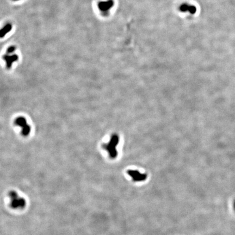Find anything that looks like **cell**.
<instances>
[{
  "label": "cell",
  "mask_w": 235,
  "mask_h": 235,
  "mask_svg": "<svg viewBox=\"0 0 235 235\" xmlns=\"http://www.w3.org/2000/svg\"><path fill=\"white\" fill-rule=\"evenodd\" d=\"M14 124L16 126H19L22 128L21 134L24 136H27L31 130V127L27 124V120L24 116H19L16 118L14 121Z\"/></svg>",
  "instance_id": "3957f363"
},
{
  "label": "cell",
  "mask_w": 235,
  "mask_h": 235,
  "mask_svg": "<svg viewBox=\"0 0 235 235\" xmlns=\"http://www.w3.org/2000/svg\"><path fill=\"white\" fill-rule=\"evenodd\" d=\"M234 208H235V202H234Z\"/></svg>",
  "instance_id": "30bf717a"
},
{
  "label": "cell",
  "mask_w": 235,
  "mask_h": 235,
  "mask_svg": "<svg viewBox=\"0 0 235 235\" xmlns=\"http://www.w3.org/2000/svg\"><path fill=\"white\" fill-rule=\"evenodd\" d=\"M12 29V25L10 24L6 25L1 30V32H0L1 38H2L3 37H4L6 34L8 33L9 32L11 31Z\"/></svg>",
  "instance_id": "ba28073f"
},
{
  "label": "cell",
  "mask_w": 235,
  "mask_h": 235,
  "mask_svg": "<svg viewBox=\"0 0 235 235\" xmlns=\"http://www.w3.org/2000/svg\"><path fill=\"white\" fill-rule=\"evenodd\" d=\"M127 174L134 182H142L146 180L148 175L145 173H142L137 170H129Z\"/></svg>",
  "instance_id": "277c9868"
},
{
  "label": "cell",
  "mask_w": 235,
  "mask_h": 235,
  "mask_svg": "<svg viewBox=\"0 0 235 235\" xmlns=\"http://www.w3.org/2000/svg\"><path fill=\"white\" fill-rule=\"evenodd\" d=\"M15 50V46H10V47L8 48L7 49V54L12 53L14 52Z\"/></svg>",
  "instance_id": "9c48e42d"
},
{
  "label": "cell",
  "mask_w": 235,
  "mask_h": 235,
  "mask_svg": "<svg viewBox=\"0 0 235 235\" xmlns=\"http://www.w3.org/2000/svg\"><path fill=\"white\" fill-rule=\"evenodd\" d=\"M8 196L10 200V206L14 209H22L26 205V200L20 197L19 194L15 191H10L8 193Z\"/></svg>",
  "instance_id": "7a4b0ae2"
},
{
  "label": "cell",
  "mask_w": 235,
  "mask_h": 235,
  "mask_svg": "<svg viewBox=\"0 0 235 235\" xmlns=\"http://www.w3.org/2000/svg\"><path fill=\"white\" fill-rule=\"evenodd\" d=\"M180 10L182 12H189L192 14H194L197 12V8L195 6L188 4H183L180 7Z\"/></svg>",
  "instance_id": "52a82bcc"
},
{
  "label": "cell",
  "mask_w": 235,
  "mask_h": 235,
  "mask_svg": "<svg viewBox=\"0 0 235 235\" xmlns=\"http://www.w3.org/2000/svg\"><path fill=\"white\" fill-rule=\"evenodd\" d=\"M114 5V1L113 0H108L105 2H100L98 3L99 9L101 12H107Z\"/></svg>",
  "instance_id": "5b68a950"
},
{
  "label": "cell",
  "mask_w": 235,
  "mask_h": 235,
  "mask_svg": "<svg viewBox=\"0 0 235 235\" xmlns=\"http://www.w3.org/2000/svg\"><path fill=\"white\" fill-rule=\"evenodd\" d=\"M119 136L117 134H113L111 136L110 140L107 143L102 145L103 149L107 151L110 158L114 159L118 155L116 147L119 143Z\"/></svg>",
  "instance_id": "6da1fadb"
},
{
  "label": "cell",
  "mask_w": 235,
  "mask_h": 235,
  "mask_svg": "<svg viewBox=\"0 0 235 235\" xmlns=\"http://www.w3.org/2000/svg\"><path fill=\"white\" fill-rule=\"evenodd\" d=\"M14 1H18V0H14Z\"/></svg>",
  "instance_id": "8fae6325"
},
{
  "label": "cell",
  "mask_w": 235,
  "mask_h": 235,
  "mask_svg": "<svg viewBox=\"0 0 235 235\" xmlns=\"http://www.w3.org/2000/svg\"><path fill=\"white\" fill-rule=\"evenodd\" d=\"M3 58L6 62L7 67L8 69H10L13 63L14 62L19 59V57L16 54L10 55L9 54H7L3 56Z\"/></svg>",
  "instance_id": "8992f818"
}]
</instances>
